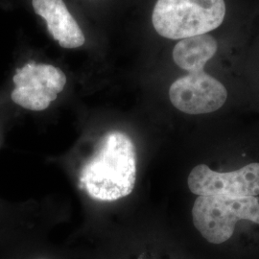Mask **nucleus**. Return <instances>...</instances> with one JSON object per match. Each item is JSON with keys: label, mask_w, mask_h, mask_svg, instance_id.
Listing matches in <instances>:
<instances>
[{"label": "nucleus", "mask_w": 259, "mask_h": 259, "mask_svg": "<svg viewBox=\"0 0 259 259\" xmlns=\"http://www.w3.org/2000/svg\"><path fill=\"white\" fill-rule=\"evenodd\" d=\"M136 182L135 144L128 135L118 131H111L103 138L79 176L80 187L101 202H114L129 196Z\"/></svg>", "instance_id": "f257e3e1"}, {"label": "nucleus", "mask_w": 259, "mask_h": 259, "mask_svg": "<svg viewBox=\"0 0 259 259\" xmlns=\"http://www.w3.org/2000/svg\"><path fill=\"white\" fill-rule=\"evenodd\" d=\"M225 17L224 0H157L152 23L161 37L184 39L215 30Z\"/></svg>", "instance_id": "f03ea898"}, {"label": "nucleus", "mask_w": 259, "mask_h": 259, "mask_svg": "<svg viewBox=\"0 0 259 259\" xmlns=\"http://www.w3.org/2000/svg\"><path fill=\"white\" fill-rule=\"evenodd\" d=\"M192 218L195 228L205 240L222 244L232 238L238 221L259 225V200L256 197L199 196L192 208Z\"/></svg>", "instance_id": "7ed1b4c3"}, {"label": "nucleus", "mask_w": 259, "mask_h": 259, "mask_svg": "<svg viewBox=\"0 0 259 259\" xmlns=\"http://www.w3.org/2000/svg\"><path fill=\"white\" fill-rule=\"evenodd\" d=\"M13 82L12 101L29 111H41L64 91L66 76L54 65L30 62L17 69Z\"/></svg>", "instance_id": "20e7f679"}, {"label": "nucleus", "mask_w": 259, "mask_h": 259, "mask_svg": "<svg viewBox=\"0 0 259 259\" xmlns=\"http://www.w3.org/2000/svg\"><path fill=\"white\" fill-rule=\"evenodd\" d=\"M169 89V98L179 111L187 114H206L221 109L228 98L225 85L204 71V65L187 70Z\"/></svg>", "instance_id": "39448f33"}, {"label": "nucleus", "mask_w": 259, "mask_h": 259, "mask_svg": "<svg viewBox=\"0 0 259 259\" xmlns=\"http://www.w3.org/2000/svg\"><path fill=\"white\" fill-rule=\"evenodd\" d=\"M187 184L190 191L198 196L255 197L259 195V162L227 173L199 164L191 170Z\"/></svg>", "instance_id": "423d86ee"}, {"label": "nucleus", "mask_w": 259, "mask_h": 259, "mask_svg": "<svg viewBox=\"0 0 259 259\" xmlns=\"http://www.w3.org/2000/svg\"><path fill=\"white\" fill-rule=\"evenodd\" d=\"M33 8L47 21V29L60 47L74 49L83 46V31L63 0H32Z\"/></svg>", "instance_id": "0eeeda50"}, {"label": "nucleus", "mask_w": 259, "mask_h": 259, "mask_svg": "<svg viewBox=\"0 0 259 259\" xmlns=\"http://www.w3.org/2000/svg\"><path fill=\"white\" fill-rule=\"evenodd\" d=\"M218 49L216 39L204 34L181 39L173 49V60L179 67L188 70L197 65H205Z\"/></svg>", "instance_id": "6e6552de"}]
</instances>
